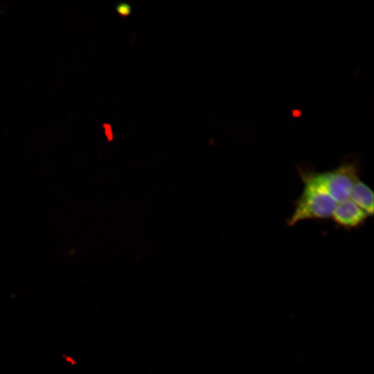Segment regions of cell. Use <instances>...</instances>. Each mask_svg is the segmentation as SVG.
I'll list each match as a JSON object with an SVG mask.
<instances>
[{
	"label": "cell",
	"instance_id": "cell-5",
	"mask_svg": "<svg viewBox=\"0 0 374 374\" xmlns=\"http://www.w3.org/2000/svg\"><path fill=\"white\" fill-rule=\"evenodd\" d=\"M115 10L121 17H127L132 14V6L127 2H121L115 6Z\"/></svg>",
	"mask_w": 374,
	"mask_h": 374
},
{
	"label": "cell",
	"instance_id": "cell-3",
	"mask_svg": "<svg viewBox=\"0 0 374 374\" xmlns=\"http://www.w3.org/2000/svg\"><path fill=\"white\" fill-rule=\"evenodd\" d=\"M368 217L367 214L350 199L338 204L331 216L337 226L346 230L361 227Z\"/></svg>",
	"mask_w": 374,
	"mask_h": 374
},
{
	"label": "cell",
	"instance_id": "cell-4",
	"mask_svg": "<svg viewBox=\"0 0 374 374\" xmlns=\"http://www.w3.org/2000/svg\"><path fill=\"white\" fill-rule=\"evenodd\" d=\"M351 199L362 209L368 217L373 215V192L364 181L358 179L354 184L350 195Z\"/></svg>",
	"mask_w": 374,
	"mask_h": 374
},
{
	"label": "cell",
	"instance_id": "cell-2",
	"mask_svg": "<svg viewBox=\"0 0 374 374\" xmlns=\"http://www.w3.org/2000/svg\"><path fill=\"white\" fill-rule=\"evenodd\" d=\"M359 174L357 159H347L332 170L320 172L326 190L337 204L350 199L351 190L359 179Z\"/></svg>",
	"mask_w": 374,
	"mask_h": 374
},
{
	"label": "cell",
	"instance_id": "cell-1",
	"mask_svg": "<svg viewBox=\"0 0 374 374\" xmlns=\"http://www.w3.org/2000/svg\"><path fill=\"white\" fill-rule=\"evenodd\" d=\"M299 172L304 183L303 190L294 202V209L287 220L292 226L306 220H327L337 206L328 194L321 179L320 172L301 167Z\"/></svg>",
	"mask_w": 374,
	"mask_h": 374
}]
</instances>
